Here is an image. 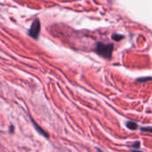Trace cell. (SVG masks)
<instances>
[{"label": "cell", "instance_id": "8", "mask_svg": "<svg viewBox=\"0 0 152 152\" xmlns=\"http://www.w3.org/2000/svg\"><path fill=\"white\" fill-rule=\"evenodd\" d=\"M140 146V141H135V142H133V143L132 144V147L133 148V149L139 148Z\"/></svg>", "mask_w": 152, "mask_h": 152}, {"label": "cell", "instance_id": "4", "mask_svg": "<svg viewBox=\"0 0 152 152\" xmlns=\"http://www.w3.org/2000/svg\"><path fill=\"white\" fill-rule=\"evenodd\" d=\"M126 127L129 129V130H132V131H135L139 128V125L137 124V123L135 122H132V121H128L126 124H125Z\"/></svg>", "mask_w": 152, "mask_h": 152}, {"label": "cell", "instance_id": "1", "mask_svg": "<svg viewBox=\"0 0 152 152\" xmlns=\"http://www.w3.org/2000/svg\"><path fill=\"white\" fill-rule=\"evenodd\" d=\"M113 50H114V45L111 43L105 44L102 42H98L96 45V48H95V52L99 56H102L103 58L108 59V60L111 59V57H112Z\"/></svg>", "mask_w": 152, "mask_h": 152}, {"label": "cell", "instance_id": "11", "mask_svg": "<svg viewBox=\"0 0 152 152\" xmlns=\"http://www.w3.org/2000/svg\"><path fill=\"white\" fill-rule=\"evenodd\" d=\"M97 150H98L99 152H104V151H103L102 149H100V148H97Z\"/></svg>", "mask_w": 152, "mask_h": 152}, {"label": "cell", "instance_id": "2", "mask_svg": "<svg viewBox=\"0 0 152 152\" xmlns=\"http://www.w3.org/2000/svg\"><path fill=\"white\" fill-rule=\"evenodd\" d=\"M39 32H40V22L39 19H35L31 26V29L29 30V35L31 38L37 39L39 38Z\"/></svg>", "mask_w": 152, "mask_h": 152}, {"label": "cell", "instance_id": "7", "mask_svg": "<svg viewBox=\"0 0 152 152\" xmlns=\"http://www.w3.org/2000/svg\"><path fill=\"white\" fill-rule=\"evenodd\" d=\"M140 131L145 132H150L152 133V127L151 126H146V127H141Z\"/></svg>", "mask_w": 152, "mask_h": 152}, {"label": "cell", "instance_id": "3", "mask_svg": "<svg viewBox=\"0 0 152 152\" xmlns=\"http://www.w3.org/2000/svg\"><path fill=\"white\" fill-rule=\"evenodd\" d=\"M29 117H30V119H31V123H32V124H33V126H34V128L36 129V131L41 135V136H43L44 138H46V139H48L49 138V134L44 130V129H42L33 119H32V117H31V115H29Z\"/></svg>", "mask_w": 152, "mask_h": 152}, {"label": "cell", "instance_id": "6", "mask_svg": "<svg viewBox=\"0 0 152 152\" xmlns=\"http://www.w3.org/2000/svg\"><path fill=\"white\" fill-rule=\"evenodd\" d=\"M151 80H152V77H141V78L137 79V82L138 83H146V82L151 81Z\"/></svg>", "mask_w": 152, "mask_h": 152}, {"label": "cell", "instance_id": "5", "mask_svg": "<svg viewBox=\"0 0 152 152\" xmlns=\"http://www.w3.org/2000/svg\"><path fill=\"white\" fill-rule=\"evenodd\" d=\"M124 38V35H119V34H113L112 35V39L115 41H119V40L123 39Z\"/></svg>", "mask_w": 152, "mask_h": 152}, {"label": "cell", "instance_id": "10", "mask_svg": "<svg viewBox=\"0 0 152 152\" xmlns=\"http://www.w3.org/2000/svg\"><path fill=\"white\" fill-rule=\"evenodd\" d=\"M132 152H144V151H141V150H139V149H132Z\"/></svg>", "mask_w": 152, "mask_h": 152}, {"label": "cell", "instance_id": "9", "mask_svg": "<svg viewBox=\"0 0 152 152\" xmlns=\"http://www.w3.org/2000/svg\"><path fill=\"white\" fill-rule=\"evenodd\" d=\"M9 132H10V133H14L15 132V127H14V125L13 124H11L10 125V128H9Z\"/></svg>", "mask_w": 152, "mask_h": 152}]
</instances>
